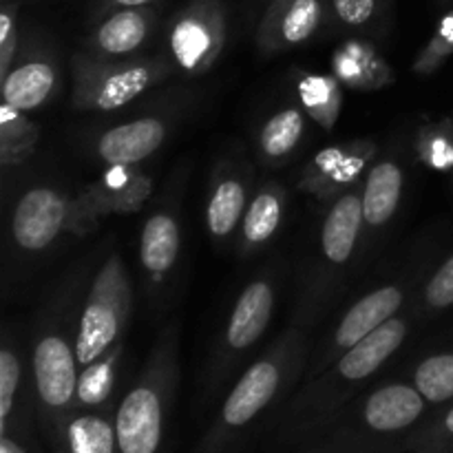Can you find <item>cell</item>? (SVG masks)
I'll return each instance as SVG.
<instances>
[{"mask_svg": "<svg viewBox=\"0 0 453 453\" xmlns=\"http://www.w3.org/2000/svg\"><path fill=\"white\" fill-rule=\"evenodd\" d=\"M133 283L118 250H111L91 274L78 321L80 370L124 343L133 317Z\"/></svg>", "mask_w": 453, "mask_h": 453, "instance_id": "10", "label": "cell"}, {"mask_svg": "<svg viewBox=\"0 0 453 453\" xmlns=\"http://www.w3.org/2000/svg\"><path fill=\"white\" fill-rule=\"evenodd\" d=\"M180 321L155 336L140 374L115 405L119 453H162L180 389Z\"/></svg>", "mask_w": 453, "mask_h": 453, "instance_id": "5", "label": "cell"}, {"mask_svg": "<svg viewBox=\"0 0 453 453\" xmlns=\"http://www.w3.org/2000/svg\"><path fill=\"white\" fill-rule=\"evenodd\" d=\"M410 383L432 407L453 401V341L425 352L411 365Z\"/></svg>", "mask_w": 453, "mask_h": 453, "instance_id": "30", "label": "cell"}, {"mask_svg": "<svg viewBox=\"0 0 453 453\" xmlns=\"http://www.w3.org/2000/svg\"><path fill=\"white\" fill-rule=\"evenodd\" d=\"M427 273L429 255H425L420 259H416L414 264L405 265L392 279H385L383 283L367 290L361 299L354 301L345 310L343 317L339 319V323L327 332L326 339L321 343H314V352L312 358H310L305 379H312V376L321 374L326 367H330L348 349H352L354 345L367 339L372 332H376L380 326H385L394 317L405 312L414 303Z\"/></svg>", "mask_w": 453, "mask_h": 453, "instance_id": "9", "label": "cell"}, {"mask_svg": "<svg viewBox=\"0 0 453 453\" xmlns=\"http://www.w3.org/2000/svg\"><path fill=\"white\" fill-rule=\"evenodd\" d=\"M451 175H453V173H451Z\"/></svg>", "mask_w": 453, "mask_h": 453, "instance_id": "39", "label": "cell"}, {"mask_svg": "<svg viewBox=\"0 0 453 453\" xmlns=\"http://www.w3.org/2000/svg\"><path fill=\"white\" fill-rule=\"evenodd\" d=\"M361 186L345 190L327 202L319 230L317 252L310 259L296 296L292 326L312 332L326 319L327 310L334 305L348 281L349 270L354 268V261L363 248Z\"/></svg>", "mask_w": 453, "mask_h": 453, "instance_id": "6", "label": "cell"}, {"mask_svg": "<svg viewBox=\"0 0 453 453\" xmlns=\"http://www.w3.org/2000/svg\"><path fill=\"white\" fill-rule=\"evenodd\" d=\"M0 453H29L25 436H20V434H4V436H0Z\"/></svg>", "mask_w": 453, "mask_h": 453, "instance_id": "38", "label": "cell"}, {"mask_svg": "<svg viewBox=\"0 0 453 453\" xmlns=\"http://www.w3.org/2000/svg\"><path fill=\"white\" fill-rule=\"evenodd\" d=\"M228 42L224 0H188L166 27V56L177 73L197 78L219 62Z\"/></svg>", "mask_w": 453, "mask_h": 453, "instance_id": "11", "label": "cell"}, {"mask_svg": "<svg viewBox=\"0 0 453 453\" xmlns=\"http://www.w3.org/2000/svg\"><path fill=\"white\" fill-rule=\"evenodd\" d=\"M93 230L75 195L56 186H31L12 212V239L20 250L38 255L66 234L84 237Z\"/></svg>", "mask_w": 453, "mask_h": 453, "instance_id": "12", "label": "cell"}, {"mask_svg": "<svg viewBox=\"0 0 453 453\" xmlns=\"http://www.w3.org/2000/svg\"><path fill=\"white\" fill-rule=\"evenodd\" d=\"M3 102L18 111L42 109L60 88V62L56 49L34 31L22 38V47L7 75L0 78Z\"/></svg>", "mask_w": 453, "mask_h": 453, "instance_id": "18", "label": "cell"}, {"mask_svg": "<svg viewBox=\"0 0 453 453\" xmlns=\"http://www.w3.org/2000/svg\"><path fill=\"white\" fill-rule=\"evenodd\" d=\"M288 190L279 180H264L257 184L246 208L237 234V255L242 259L259 255L273 243L286 221Z\"/></svg>", "mask_w": 453, "mask_h": 453, "instance_id": "23", "label": "cell"}, {"mask_svg": "<svg viewBox=\"0 0 453 453\" xmlns=\"http://www.w3.org/2000/svg\"><path fill=\"white\" fill-rule=\"evenodd\" d=\"M418 321L434 319L453 308V252L445 261L429 270L414 299Z\"/></svg>", "mask_w": 453, "mask_h": 453, "instance_id": "33", "label": "cell"}, {"mask_svg": "<svg viewBox=\"0 0 453 453\" xmlns=\"http://www.w3.org/2000/svg\"><path fill=\"white\" fill-rule=\"evenodd\" d=\"M418 323L414 303L336 358L321 374L305 379L270 427L274 449L299 451L319 436L343 407L365 392Z\"/></svg>", "mask_w": 453, "mask_h": 453, "instance_id": "2", "label": "cell"}, {"mask_svg": "<svg viewBox=\"0 0 453 453\" xmlns=\"http://www.w3.org/2000/svg\"><path fill=\"white\" fill-rule=\"evenodd\" d=\"M327 0H268L257 25L261 56H279L308 44L327 22Z\"/></svg>", "mask_w": 453, "mask_h": 453, "instance_id": "19", "label": "cell"}, {"mask_svg": "<svg viewBox=\"0 0 453 453\" xmlns=\"http://www.w3.org/2000/svg\"><path fill=\"white\" fill-rule=\"evenodd\" d=\"M181 111L164 106L159 111L135 115L127 122L104 128L93 140V157L104 166L111 164H142L153 157L177 128Z\"/></svg>", "mask_w": 453, "mask_h": 453, "instance_id": "16", "label": "cell"}, {"mask_svg": "<svg viewBox=\"0 0 453 453\" xmlns=\"http://www.w3.org/2000/svg\"><path fill=\"white\" fill-rule=\"evenodd\" d=\"M281 274L277 268H265L243 286L234 299L211 357L206 358L199 379V403L217 405L226 396L237 376L255 358L261 339L273 323L279 303Z\"/></svg>", "mask_w": 453, "mask_h": 453, "instance_id": "7", "label": "cell"}, {"mask_svg": "<svg viewBox=\"0 0 453 453\" xmlns=\"http://www.w3.org/2000/svg\"><path fill=\"white\" fill-rule=\"evenodd\" d=\"M327 22L348 35L380 38L389 27V0H327Z\"/></svg>", "mask_w": 453, "mask_h": 453, "instance_id": "29", "label": "cell"}, {"mask_svg": "<svg viewBox=\"0 0 453 453\" xmlns=\"http://www.w3.org/2000/svg\"><path fill=\"white\" fill-rule=\"evenodd\" d=\"M157 25V9L131 7L115 9L97 20V25L88 31L82 51L100 60H122V58L140 56V49L153 35Z\"/></svg>", "mask_w": 453, "mask_h": 453, "instance_id": "21", "label": "cell"}, {"mask_svg": "<svg viewBox=\"0 0 453 453\" xmlns=\"http://www.w3.org/2000/svg\"><path fill=\"white\" fill-rule=\"evenodd\" d=\"M180 193L171 190L150 211L140 233V265L150 305L159 308L181 261Z\"/></svg>", "mask_w": 453, "mask_h": 453, "instance_id": "13", "label": "cell"}, {"mask_svg": "<svg viewBox=\"0 0 453 453\" xmlns=\"http://www.w3.org/2000/svg\"><path fill=\"white\" fill-rule=\"evenodd\" d=\"M432 410L410 380H383L358 394L296 453H407Z\"/></svg>", "mask_w": 453, "mask_h": 453, "instance_id": "4", "label": "cell"}, {"mask_svg": "<svg viewBox=\"0 0 453 453\" xmlns=\"http://www.w3.org/2000/svg\"><path fill=\"white\" fill-rule=\"evenodd\" d=\"M416 159L432 173H453V118L429 119L414 135Z\"/></svg>", "mask_w": 453, "mask_h": 453, "instance_id": "32", "label": "cell"}, {"mask_svg": "<svg viewBox=\"0 0 453 453\" xmlns=\"http://www.w3.org/2000/svg\"><path fill=\"white\" fill-rule=\"evenodd\" d=\"M407 453H453V401L434 407L407 442Z\"/></svg>", "mask_w": 453, "mask_h": 453, "instance_id": "34", "label": "cell"}, {"mask_svg": "<svg viewBox=\"0 0 453 453\" xmlns=\"http://www.w3.org/2000/svg\"><path fill=\"white\" fill-rule=\"evenodd\" d=\"M40 144V127L29 113L0 104V164L3 168L22 166Z\"/></svg>", "mask_w": 453, "mask_h": 453, "instance_id": "31", "label": "cell"}, {"mask_svg": "<svg viewBox=\"0 0 453 453\" xmlns=\"http://www.w3.org/2000/svg\"><path fill=\"white\" fill-rule=\"evenodd\" d=\"M22 47L20 18H18V3L4 0L0 9V78L7 75L13 60L18 58Z\"/></svg>", "mask_w": 453, "mask_h": 453, "instance_id": "36", "label": "cell"}, {"mask_svg": "<svg viewBox=\"0 0 453 453\" xmlns=\"http://www.w3.org/2000/svg\"><path fill=\"white\" fill-rule=\"evenodd\" d=\"M177 73L166 53L100 60L78 51L71 58V106L82 113H111Z\"/></svg>", "mask_w": 453, "mask_h": 453, "instance_id": "8", "label": "cell"}, {"mask_svg": "<svg viewBox=\"0 0 453 453\" xmlns=\"http://www.w3.org/2000/svg\"><path fill=\"white\" fill-rule=\"evenodd\" d=\"M299 106L323 131H334L343 109V84L334 73H299L295 80Z\"/></svg>", "mask_w": 453, "mask_h": 453, "instance_id": "27", "label": "cell"}, {"mask_svg": "<svg viewBox=\"0 0 453 453\" xmlns=\"http://www.w3.org/2000/svg\"><path fill=\"white\" fill-rule=\"evenodd\" d=\"M155 193V177L140 164H111L75 193L78 206L93 230L102 219L142 211Z\"/></svg>", "mask_w": 453, "mask_h": 453, "instance_id": "17", "label": "cell"}, {"mask_svg": "<svg viewBox=\"0 0 453 453\" xmlns=\"http://www.w3.org/2000/svg\"><path fill=\"white\" fill-rule=\"evenodd\" d=\"M124 343H119L80 370L73 410H102V407H113V394L115 388H118Z\"/></svg>", "mask_w": 453, "mask_h": 453, "instance_id": "28", "label": "cell"}, {"mask_svg": "<svg viewBox=\"0 0 453 453\" xmlns=\"http://www.w3.org/2000/svg\"><path fill=\"white\" fill-rule=\"evenodd\" d=\"M155 0H97L96 12H93V18L100 20L106 13L115 12V9H131V7H150Z\"/></svg>", "mask_w": 453, "mask_h": 453, "instance_id": "37", "label": "cell"}, {"mask_svg": "<svg viewBox=\"0 0 453 453\" xmlns=\"http://www.w3.org/2000/svg\"><path fill=\"white\" fill-rule=\"evenodd\" d=\"M314 336L288 326L261 349L226 392L193 453H248L259 434L270 429L305 379Z\"/></svg>", "mask_w": 453, "mask_h": 453, "instance_id": "1", "label": "cell"}, {"mask_svg": "<svg viewBox=\"0 0 453 453\" xmlns=\"http://www.w3.org/2000/svg\"><path fill=\"white\" fill-rule=\"evenodd\" d=\"M376 157L379 144L370 137L330 144L305 164L296 188L321 202H332L345 190L361 186Z\"/></svg>", "mask_w": 453, "mask_h": 453, "instance_id": "15", "label": "cell"}, {"mask_svg": "<svg viewBox=\"0 0 453 453\" xmlns=\"http://www.w3.org/2000/svg\"><path fill=\"white\" fill-rule=\"evenodd\" d=\"M405 166L396 155H379L361 186L363 248L380 237L392 226L405 197Z\"/></svg>", "mask_w": 453, "mask_h": 453, "instance_id": "20", "label": "cell"}, {"mask_svg": "<svg viewBox=\"0 0 453 453\" xmlns=\"http://www.w3.org/2000/svg\"><path fill=\"white\" fill-rule=\"evenodd\" d=\"M308 115L299 104L274 111L257 133V157L264 166H281L290 162L308 133Z\"/></svg>", "mask_w": 453, "mask_h": 453, "instance_id": "25", "label": "cell"}, {"mask_svg": "<svg viewBox=\"0 0 453 453\" xmlns=\"http://www.w3.org/2000/svg\"><path fill=\"white\" fill-rule=\"evenodd\" d=\"M255 188V168L246 157L226 155L212 166L208 177L203 221L208 237L217 246L237 242L239 226Z\"/></svg>", "mask_w": 453, "mask_h": 453, "instance_id": "14", "label": "cell"}, {"mask_svg": "<svg viewBox=\"0 0 453 453\" xmlns=\"http://www.w3.org/2000/svg\"><path fill=\"white\" fill-rule=\"evenodd\" d=\"M53 453H119L115 405L73 410L51 442Z\"/></svg>", "mask_w": 453, "mask_h": 453, "instance_id": "24", "label": "cell"}, {"mask_svg": "<svg viewBox=\"0 0 453 453\" xmlns=\"http://www.w3.org/2000/svg\"><path fill=\"white\" fill-rule=\"evenodd\" d=\"M330 73L343 88L361 93L383 91L396 82V71L372 38L349 35L330 56Z\"/></svg>", "mask_w": 453, "mask_h": 453, "instance_id": "22", "label": "cell"}, {"mask_svg": "<svg viewBox=\"0 0 453 453\" xmlns=\"http://www.w3.org/2000/svg\"><path fill=\"white\" fill-rule=\"evenodd\" d=\"M25 357L18 339L4 336L0 348V436H27L25 418Z\"/></svg>", "mask_w": 453, "mask_h": 453, "instance_id": "26", "label": "cell"}, {"mask_svg": "<svg viewBox=\"0 0 453 453\" xmlns=\"http://www.w3.org/2000/svg\"><path fill=\"white\" fill-rule=\"evenodd\" d=\"M93 257L66 270L51 295L44 299L31 332L29 367L35 416L42 434L53 442L58 429L75 407L78 389V321L80 305L88 288Z\"/></svg>", "mask_w": 453, "mask_h": 453, "instance_id": "3", "label": "cell"}, {"mask_svg": "<svg viewBox=\"0 0 453 453\" xmlns=\"http://www.w3.org/2000/svg\"><path fill=\"white\" fill-rule=\"evenodd\" d=\"M453 56V9L442 13L436 22L432 38L420 47L411 62V71L420 78L438 73L445 66V62Z\"/></svg>", "mask_w": 453, "mask_h": 453, "instance_id": "35", "label": "cell"}]
</instances>
